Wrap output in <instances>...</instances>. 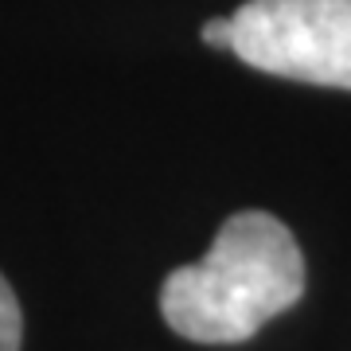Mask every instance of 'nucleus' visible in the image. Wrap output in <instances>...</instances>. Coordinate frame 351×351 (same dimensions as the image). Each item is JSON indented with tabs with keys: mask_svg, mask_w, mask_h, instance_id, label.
<instances>
[{
	"mask_svg": "<svg viewBox=\"0 0 351 351\" xmlns=\"http://www.w3.org/2000/svg\"><path fill=\"white\" fill-rule=\"evenodd\" d=\"M20 336H24L20 301H16L12 285L0 277V351H20Z\"/></svg>",
	"mask_w": 351,
	"mask_h": 351,
	"instance_id": "3",
	"label": "nucleus"
},
{
	"mask_svg": "<svg viewBox=\"0 0 351 351\" xmlns=\"http://www.w3.org/2000/svg\"><path fill=\"white\" fill-rule=\"evenodd\" d=\"M230 51L265 75L351 90V0H250Z\"/></svg>",
	"mask_w": 351,
	"mask_h": 351,
	"instance_id": "2",
	"label": "nucleus"
},
{
	"mask_svg": "<svg viewBox=\"0 0 351 351\" xmlns=\"http://www.w3.org/2000/svg\"><path fill=\"white\" fill-rule=\"evenodd\" d=\"M230 39H234L230 16H215V20L203 24V43H207V47H230Z\"/></svg>",
	"mask_w": 351,
	"mask_h": 351,
	"instance_id": "4",
	"label": "nucleus"
},
{
	"mask_svg": "<svg viewBox=\"0 0 351 351\" xmlns=\"http://www.w3.org/2000/svg\"><path fill=\"white\" fill-rule=\"evenodd\" d=\"M304 293V258L281 219L230 215L207 258L180 265L160 289V313L184 339L242 343Z\"/></svg>",
	"mask_w": 351,
	"mask_h": 351,
	"instance_id": "1",
	"label": "nucleus"
}]
</instances>
